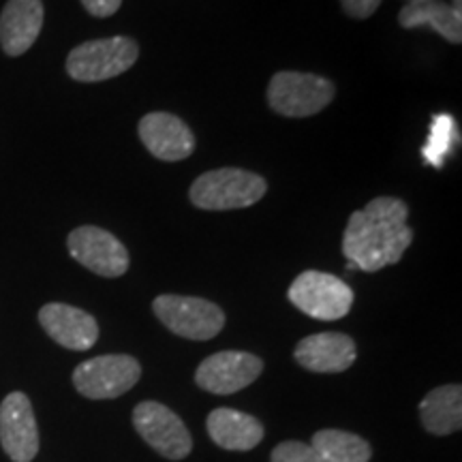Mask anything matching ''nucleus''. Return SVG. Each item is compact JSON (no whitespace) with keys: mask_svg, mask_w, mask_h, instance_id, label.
I'll use <instances>...</instances> for the list:
<instances>
[{"mask_svg":"<svg viewBox=\"0 0 462 462\" xmlns=\"http://www.w3.org/2000/svg\"><path fill=\"white\" fill-rule=\"evenodd\" d=\"M208 435L218 448L231 452H248L257 448L263 439L262 421L253 415L236 411V409H215L208 415Z\"/></svg>","mask_w":462,"mask_h":462,"instance_id":"16","label":"nucleus"},{"mask_svg":"<svg viewBox=\"0 0 462 462\" xmlns=\"http://www.w3.org/2000/svg\"><path fill=\"white\" fill-rule=\"evenodd\" d=\"M270 462H323V458L310 443L285 441L273 449Z\"/></svg>","mask_w":462,"mask_h":462,"instance_id":"21","label":"nucleus"},{"mask_svg":"<svg viewBox=\"0 0 462 462\" xmlns=\"http://www.w3.org/2000/svg\"><path fill=\"white\" fill-rule=\"evenodd\" d=\"M152 310L167 330L189 340H210L225 326L223 310L204 298L167 293L154 300Z\"/></svg>","mask_w":462,"mask_h":462,"instance_id":"6","label":"nucleus"},{"mask_svg":"<svg viewBox=\"0 0 462 462\" xmlns=\"http://www.w3.org/2000/svg\"><path fill=\"white\" fill-rule=\"evenodd\" d=\"M289 302L304 315L319 321H337L354 306V289L338 276L317 270H306L291 282Z\"/></svg>","mask_w":462,"mask_h":462,"instance_id":"5","label":"nucleus"},{"mask_svg":"<svg viewBox=\"0 0 462 462\" xmlns=\"http://www.w3.org/2000/svg\"><path fill=\"white\" fill-rule=\"evenodd\" d=\"M398 24L407 31L429 26L449 43L462 42V11L454 9L443 0L407 3L398 14Z\"/></svg>","mask_w":462,"mask_h":462,"instance_id":"17","label":"nucleus"},{"mask_svg":"<svg viewBox=\"0 0 462 462\" xmlns=\"http://www.w3.org/2000/svg\"><path fill=\"white\" fill-rule=\"evenodd\" d=\"M142 377L135 357L125 354L99 356L79 364L73 371V385L79 394L92 401H107L129 392Z\"/></svg>","mask_w":462,"mask_h":462,"instance_id":"7","label":"nucleus"},{"mask_svg":"<svg viewBox=\"0 0 462 462\" xmlns=\"http://www.w3.org/2000/svg\"><path fill=\"white\" fill-rule=\"evenodd\" d=\"M140 45L129 37H109L86 42L67 56V73L75 82L95 84L118 78L137 62Z\"/></svg>","mask_w":462,"mask_h":462,"instance_id":"3","label":"nucleus"},{"mask_svg":"<svg viewBox=\"0 0 462 462\" xmlns=\"http://www.w3.org/2000/svg\"><path fill=\"white\" fill-rule=\"evenodd\" d=\"M460 5H462V0H454L452 7H454V9H458V11H462V9H460Z\"/></svg>","mask_w":462,"mask_h":462,"instance_id":"24","label":"nucleus"},{"mask_svg":"<svg viewBox=\"0 0 462 462\" xmlns=\"http://www.w3.org/2000/svg\"><path fill=\"white\" fill-rule=\"evenodd\" d=\"M84 9L95 17H109L120 9L123 0H82Z\"/></svg>","mask_w":462,"mask_h":462,"instance_id":"23","label":"nucleus"},{"mask_svg":"<svg viewBox=\"0 0 462 462\" xmlns=\"http://www.w3.org/2000/svg\"><path fill=\"white\" fill-rule=\"evenodd\" d=\"M407 217L409 208L398 198H374L364 210L354 212L343 236L346 270L379 273L385 265L401 262L413 242Z\"/></svg>","mask_w":462,"mask_h":462,"instance_id":"1","label":"nucleus"},{"mask_svg":"<svg viewBox=\"0 0 462 462\" xmlns=\"http://www.w3.org/2000/svg\"><path fill=\"white\" fill-rule=\"evenodd\" d=\"M315 452L321 456L323 462H368L373 449L366 439L346 430H319L313 435Z\"/></svg>","mask_w":462,"mask_h":462,"instance_id":"19","label":"nucleus"},{"mask_svg":"<svg viewBox=\"0 0 462 462\" xmlns=\"http://www.w3.org/2000/svg\"><path fill=\"white\" fill-rule=\"evenodd\" d=\"M268 182L259 173L238 170V167H221L201 173L190 184L189 198L201 210H238V208L255 206L263 199Z\"/></svg>","mask_w":462,"mask_h":462,"instance_id":"2","label":"nucleus"},{"mask_svg":"<svg viewBox=\"0 0 462 462\" xmlns=\"http://www.w3.org/2000/svg\"><path fill=\"white\" fill-rule=\"evenodd\" d=\"M133 426L154 452L167 460L187 458L193 449V437L184 421L165 404L146 401L133 409Z\"/></svg>","mask_w":462,"mask_h":462,"instance_id":"8","label":"nucleus"},{"mask_svg":"<svg viewBox=\"0 0 462 462\" xmlns=\"http://www.w3.org/2000/svg\"><path fill=\"white\" fill-rule=\"evenodd\" d=\"M337 88L315 73L281 71L268 84V103L285 118H309L334 101Z\"/></svg>","mask_w":462,"mask_h":462,"instance_id":"4","label":"nucleus"},{"mask_svg":"<svg viewBox=\"0 0 462 462\" xmlns=\"http://www.w3.org/2000/svg\"><path fill=\"white\" fill-rule=\"evenodd\" d=\"M343 11L356 20H366L381 7V0H340Z\"/></svg>","mask_w":462,"mask_h":462,"instance_id":"22","label":"nucleus"},{"mask_svg":"<svg viewBox=\"0 0 462 462\" xmlns=\"http://www.w3.org/2000/svg\"><path fill=\"white\" fill-rule=\"evenodd\" d=\"M263 371V362L246 351H218L195 371V381L210 394L227 396L248 388Z\"/></svg>","mask_w":462,"mask_h":462,"instance_id":"10","label":"nucleus"},{"mask_svg":"<svg viewBox=\"0 0 462 462\" xmlns=\"http://www.w3.org/2000/svg\"><path fill=\"white\" fill-rule=\"evenodd\" d=\"M43 17L42 0H9L0 14V48L5 54H26L42 34Z\"/></svg>","mask_w":462,"mask_h":462,"instance_id":"15","label":"nucleus"},{"mask_svg":"<svg viewBox=\"0 0 462 462\" xmlns=\"http://www.w3.org/2000/svg\"><path fill=\"white\" fill-rule=\"evenodd\" d=\"M0 446L14 462H31L39 452L37 418L24 392H11L0 404Z\"/></svg>","mask_w":462,"mask_h":462,"instance_id":"11","label":"nucleus"},{"mask_svg":"<svg viewBox=\"0 0 462 462\" xmlns=\"http://www.w3.org/2000/svg\"><path fill=\"white\" fill-rule=\"evenodd\" d=\"M140 140L150 150L152 157L167 163L184 161L193 154L195 135L189 125L178 116L167 112L146 114L137 126Z\"/></svg>","mask_w":462,"mask_h":462,"instance_id":"12","label":"nucleus"},{"mask_svg":"<svg viewBox=\"0 0 462 462\" xmlns=\"http://www.w3.org/2000/svg\"><path fill=\"white\" fill-rule=\"evenodd\" d=\"M39 323L51 340L71 351H88L99 340V323L78 306L51 302L39 310Z\"/></svg>","mask_w":462,"mask_h":462,"instance_id":"13","label":"nucleus"},{"mask_svg":"<svg viewBox=\"0 0 462 462\" xmlns=\"http://www.w3.org/2000/svg\"><path fill=\"white\" fill-rule=\"evenodd\" d=\"M420 418L430 435L446 437L458 432L462 426V388L441 385L424 396L420 402Z\"/></svg>","mask_w":462,"mask_h":462,"instance_id":"18","label":"nucleus"},{"mask_svg":"<svg viewBox=\"0 0 462 462\" xmlns=\"http://www.w3.org/2000/svg\"><path fill=\"white\" fill-rule=\"evenodd\" d=\"M67 246L75 262L106 279H118L129 270L131 257L126 246L114 234L95 225L73 229L67 238Z\"/></svg>","mask_w":462,"mask_h":462,"instance_id":"9","label":"nucleus"},{"mask_svg":"<svg viewBox=\"0 0 462 462\" xmlns=\"http://www.w3.org/2000/svg\"><path fill=\"white\" fill-rule=\"evenodd\" d=\"M293 357L310 373H343L356 362L357 349L346 334L321 332L300 340Z\"/></svg>","mask_w":462,"mask_h":462,"instance_id":"14","label":"nucleus"},{"mask_svg":"<svg viewBox=\"0 0 462 462\" xmlns=\"http://www.w3.org/2000/svg\"><path fill=\"white\" fill-rule=\"evenodd\" d=\"M454 131H456V123L449 118V116H437V118L432 120L430 140L424 148L426 161H430L435 167H441L443 154H448L449 148H452V140L456 135Z\"/></svg>","mask_w":462,"mask_h":462,"instance_id":"20","label":"nucleus"},{"mask_svg":"<svg viewBox=\"0 0 462 462\" xmlns=\"http://www.w3.org/2000/svg\"><path fill=\"white\" fill-rule=\"evenodd\" d=\"M407 3H424V0H404V5Z\"/></svg>","mask_w":462,"mask_h":462,"instance_id":"25","label":"nucleus"}]
</instances>
